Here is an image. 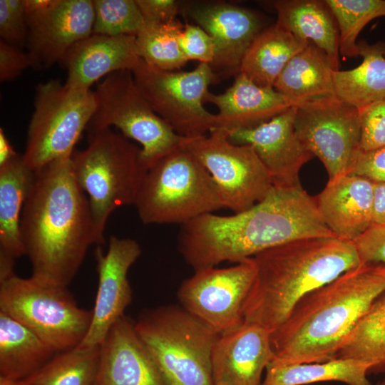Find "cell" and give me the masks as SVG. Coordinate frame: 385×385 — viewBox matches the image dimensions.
Returning <instances> with one entry per match:
<instances>
[{
    "mask_svg": "<svg viewBox=\"0 0 385 385\" xmlns=\"http://www.w3.org/2000/svg\"><path fill=\"white\" fill-rule=\"evenodd\" d=\"M20 234L32 276L67 287L96 245L89 201L73 175L71 155L34 172Z\"/></svg>",
    "mask_w": 385,
    "mask_h": 385,
    "instance_id": "obj_2",
    "label": "cell"
},
{
    "mask_svg": "<svg viewBox=\"0 0 385 385\" xmlns=\"http://www.w3.org/2000/svg\"><path fill=\"white\" fill-rule=\"evenodd\" d=\"M182 146L206 168L215 181L225 208L238 213L261 201L273 187L266 168L250 145L230 141L225 130L185 138Z\"/></svg>",
    "mask_w": 385,
    "mask_h": 385,
    "instance_id": "obj_12",
    "label": "cell"
},
{
    "mask_svg": "<svg viewBox=\"0 0 385 385\" xmlns=\"http://www.w3.org/2000/svg\"><path fill=\"white\" fill-rule=\"evenodd\" d=\"M181 13L212 38L215 52L210 66L214 72L239 73L247 50L264 29L256 11L223 1L182 3Z\"/></svg>",
    "mask_w": 385,
    "mask_h": 385,
    "instance_id": "obj_17",
    "label": "cell"
},
{
    "mask_svg": "<svg viewBox=\"0 0 385 385\" xmlns=\"http://www.w3.org/2000/svg\"><path fill=\"white\" fill-rule=\"evenodd\" d=\"M353 242L362 263L385 265V224H372Z\"/></svg>",
    "mask_w": 385,
    "mask_h": 385,
    "instance_id": "obj_39",
    "label": "cell"
},
{
    "mask_svg": "<svg viewBox=\"0 0 385 385\" xmlns=\"http://www.w3.org/2000/svg\"><path fill=\"white\" fill-rule=\"evenodd\" d=\"M329 57L309 43L287 64L274 88L301 103L336 96Z\"/></svg>",
    "mask_w": 385,
    "mask_h": 385,
    "instance_id": "obj_25",
    "label": "cell"
},
{
    "mask_svg": "<svg viewBox=\"0 0 385 385\" xmlns=\"http://www.w3.org/2000/svg\"><path fill=\"white\" fill-rule=\"evenodd\" d=\"M374 191V182L347 173L329 180L314 198L327 227L353 242L372 225Z\"/></svg>",
    "mask_w": 385,
    "mask_h": 385,
    "instance_id": "obj_22",
    "label": "cell"
},
{
    "mask_svg": "<svg viewBox=\"0 0 385 385\" xmlns=\"http://www.w3.org/2000/svg\"><path fill=\"white\" fill-rule=\"evenodd\" d=\"M0 312L28 327L56 352L78 346L92 318V310L78 306L67 287L15 273L0 280Z\"/></svg>",
    "mask_w": 385,
    "mask_h": 385,
    "instance_id": "obj_8",
    "label": "cell"
},
{
    "mask_svg": "<svg viewBox=\"0 0 385 385\" xmlns=\"http://www.w3.org/2000/svg\"><path fill=\"white\" fill-rule=\"evenodd\" d=\"M294 128L302 144L324 166L329 180L347 174L359 150L357 108L336 96L304 102L297 107Z\"/></svg>",
    "mask_w": 385,
    "mask_h": 385,
    "instance_id": "obj_13",
    "label": "cell"
},
{
    "mask_svg": "<svg viewBox=\"0 0 385 385\" xmlns=\"http://www.w3.org/2000/svg\"><path fill=\"white\" fill-rule=\"evenodd\" d=\"M251 259L255 277L244 321L272 334L307 294L362 264L354 242L337 237L295 240Z\"/></svg>",
    "mask_w": 385,
    "mask_h": 385,
    "instance_id": "obj_4",
    "label": "cell"
},
{
    "mask_svg": "<svg viewBox=\"0 0 385 385\" xmlns=\"http://www.w3.org/2000/svg\"><path fill=\"white\" fill-rule=\"evenodd\" d=\"M297 107L255 128L226 131L232 143L252 146L274 186L300 185V170L314 157L295 132Z\"/></svg>",
    "mask_w": 385,
    "mask_h": 385,
    "instance_id": "obj_18",
    "label": "cell"
},
{
    "mask_svg": "<svg viewBox=\"0 0 385 385\" xmlns=\"http://www.w3.org/2000/svg\"><path fill=\"white\" fill-rule=\"evenodd\" d=\"M361 63L333 73L336 96L357 108L385 98V43L357 42Z\"/></svg>",
    "mask_w": 385,
    "mask_h": 385,
    "instance_id": "obj_29",
    "label": "cell"
},
{
    "mask_svg": "<svg viewBox=\"0 0 385 385\" xmlns=\"http://www.w3.org/2000/svg\"><path fill=\"white\" fill-rule=\"evenodd\" d=\"M276 24L296 37L309 42L329 57L339 70V32L332 11L325 1L277 0Z\"/></svg>",
    "mask_w": 385,
    "mask_h": 385,
    "instance_id": "obj_24",
    "label": "cell"
},
{
    "mask_svg": "<svg viewBox=\"0 0 385 385\" xmlns=\"http://www.w3.org/2000/svg\"><path fill=\"white\" fill-rule=\"evenodd\" d=\"M19 155L15 152L9 140L6 137L3 128L0 129V166L16 158Z\"/></svg>",
    "mask_w": 385,
    "mask_h": 385,
    "instance_id": "obj_44",
    "label": "cell"
},
{
    "mask_svg": "<svg viewBox=\"0 0 385 385\" xmlns=\"http://www.w3.org/2000/svg\"><path fill=\"white\" fill-rule=\"evenodd\" d=\"M28 27L23 0H0L1 40L19 49L26 46Z\"/></svg>",
    "mask_w": 385,
    "mask_h": 385,
    "instance_id": "obj_37",
    "label": "cell"
},
{
    "mask_svg": "<svg viewBox=\"0 0 385 385\" xmlns=\"http://www.w3.org/2000/svg\"><path fill=\"white\" fill-rule=\"evenodd\" d=\"M100 346H76L55 355L25 379L28 385H96Z\"/></svg>",
    "mask_w": 385,
    "mask_h": 385,
    "instance_id": "obj_32",
    "label": "cell"
},
{
    "mask_svg": "<svg viewBox=\"0 0 385 385\" xmlns=\"http://www.w3.org/2000/svg\"><path fill=\"white\" fill-rule=\"evenodd\" d=\"M183 26L178 19L164 24H145L135 36L140 57L148 65L161 70L180 68L188 61L179 43Z\"/></svg>",
    "mask_w": 385,
    "mask_h": 385,
    "instance_id": "obj_33",
    "label": "cell"
},
{
    "mask_svg": "<svg viewBox=\"0 0 385 385\" xmlns=\"http://www.w3.org/2000/svg\"><path fill=\"white\" fill-rule=\"evenodd\" d=\"M255 277L251 257L235 265L195 271L178 290L189 313L221 335L244 322V309Z\"/></svg>",
    "mask_w": 385,
    "mask_h": 385,
    "instance_id": "obj_14",
    "label": "cell"
},
{
    "mask_svg": "<svg viewBox=\"0 0 385 385\" xmlns=\"http://www.w3.org/2000/svg\"><path fill=\"white\" fill-rule=\"evenodd\" d=\"M32 61L26 53L11 44L0 41V81H10L17 78Z\"/></svg>",
    "mask_w": 385,
    "mask_h": 385,
    "instance_id": "obj_41",
    "label": "cell"
},
{
    "mask_svg": "<svg viewBox=\"0 0 385 385\" xmlns=\"http://www.w3.org/2000/svg\"><path fill=\"white\" fill-rule=\"evenodd\" d=\"M139 91L153 110L179 135L195 138L213 128L215 114L204 107V98L216 74L208 63L189 71H164L142 58L131 71Z\"/></svg>",
    "mask_w": 385,
    "mask_h": 385,
    "instance_id": "obj_11",
    "label": "cell"
},
{
    "mask_svg": "<svg viewBox=\"0 0 385 385\" xmlns=\"http://www.w3.org/2000/svg\"><path fill=\"white\" fill-rule=\"evenodd\" d=\"M336 19L339 32V52L354 58L359 56L356 38L373 19L385 16L384 0H325Z\"/></svg>",
    "mask_w": 385,
    "mask_h": 385,
    "instance_id": "obj_34",
    "label": "cell"
},
{
    "mask_svg": "<svg viewBox=\"0 0 385 385\" xmlns=\"http://www.w3.org/2000/svg\"><path fill=\"white\" fill-rule=\"evenodd\" d=\"M55 353L28 327L0 312V377L27 379L48 362Z\"/></svg>",
    "mask_w": 385,
    "mask_h": 385,
    "instance_id": "obj_27",
    "label": "cell"
},
{
    "mask_svg": "<svg viewBox=\"0 0 385 385\" xmlns=\"http://www.w3.org/2000/svg\"><path fill=\"white\" fill-rule=\"evenodd\" d=\"M347 173L374 183H385V147L369 151L359 150Z\"/></svg>",
    "mask_w": 385,
    "mask_h": 385,
    "instance_id": "obj_40",
    "label": "cell"
},
{
    "mask_svg": "<svg viewBox=\"0 0 385 385\" xmlns=\"http://www.w3.org/2000/svg\"><path fill=\"white\" fill-rule=\"evenodd\" d=\"M274 358L272 333L245 322L219 336L212 354L215 385H261L262 373Z\"/></svg>",
    "mask_w": 385,
    "mask_h": 385,
    "instance_id": "obj_19",
    "label": "cell"
},
{
    "mask_svg": "<svg viewBox=\"0 0 385 385\" xmlns=\"http://www.w3.org/2000/svg\"><path fill=\"white\" fill-rule=\"evenodd\" d=\"M0 385H28L26 379L13 380L0 377Z\"/></svg>",
    "mask_w": 385,
    "mask_h": 385,
    "instance_id": "obj_45",
    "label": "cell"
},
{
    "mask_svg": "<svg viewBox=\"0 0 385 385\" xmlns=\"http://www.w3.org/2000/svg\"><path fill=\"white\" fill-rule=\"evenodd\" d=\"M140 254V245L131 238L111 236L106 253L98 246L95 252L98 275L96 297L88 330L78 346H99L124 315L132 299L128 271Z\"/></svg>",
    "mask_w": 385,
    "mask_h": 385,
    "instance_id": "obj_16",
    "label": "cell"
},
{
    "mask_svg": "<svg viewBox=\"0 0 385 385\" xmlns=\"http://www.w3.org/2000/svg\"><path fill=\"white\" fill-rule=\"evenodd\" d=\"M180 48L188 61L211 64L215 58V44L211 36L200 26L187 23L180 34Z\"/></svg>",
    "mask_w": 385,
    "mask_h": 385,
    "instance_id": "obj_38",
    "label": "cell"
},
{
    "mask_svg": "<svg viewBox=\"0 0 385 385\" xmlns=\"http://www.w3.org/2000/svg\"><path fill=\"white\" fill-rule=\"evenodd\" d=\"M140 60L135 36L92 34L73 46L61 63L67 70L68 86L91 90L104 76L119 71H132Z\"/></svg>",
    "mask_w": 385,
    "mask_h": 385,
    "instance_id": "obj_23",
    "label": "cell"
},
{
    "mask_svg": "<svg viewBox=\"0 0 385 385\" xmlns=\"http://www.w3.org/2000/svg\"><path fill=\"white\" fill-rule=\"evenodd\" d=\"M135 327L168 385H215L212 354L220 334L184 308L148 310Z\"/></svg>",
    "mask_w": 385,
    "mask_h": 385,
    "instance_id": "obj_7",
    "label": "cell"
},
{
    "mask_svg": "<svg viewBox=\"0 0 385 385\" xmlns=\"http://www.w3.org/2000/svg\"><path fill=\"white\" fill-rule=\"evenodd\" d=\"M261 385H305L339 381L346 385H372L369 366L352 359L337 358L324 362L290 364L272 359Z\"/></svg>",
    "mask_w": 385,
    "mask_h": 385,
    "instance_id": "obj_30",
    "label": "cell"
},
{
    "mask_svg": "<svg viewBox=\"0 0 385 385\" xmlns=\"http://www.w3.org/2000/svg\"><path fill=\"white\" fill-rule=\"evenodd\" d=\"M385 292V265L362 263L303 297L272 334L274 360L324 362Z\"/></svg>",
    "mask_w": 385,
    "mask_h": 385,
    "instance_id": "obj_3",
    "label": "cell"
},
{
    "mask_svg": "<svg viewBox=\"0 0 385 385\" xmlns=\"http://www.w3.org/2000/svg\"><path fill=\"white\" fill-rule=\"evenodd\" d=\"M71 164L76 180L88 197L96 244L101 246L111 214L119 207L135 205L146 172L141 148L106 128L88 135V147L72 154Z\"/></svg>",
    "mask_w": 385,
    "mask_h": 385,
    "instance_id": "obj_5",
    "label": "cell"
},
{
    "mask_svg": "<svg viewBox=\"0 0 385 385\" xmlns=\"http://www.w3.org/2000/svg\"><path fill=\"white\" fill-rule=\"evenodd\" d=\"M372 224H385V183H374Z\"/></svg>",
    "mask_w": 385,
    "mask_h": 385,
    "instance_id": "obj_43",
    "label": "cell"
},
{
    "mask_svg": "<svg viewBox=\"0 0 385 385\" xmlns=\"http://www.w3.org/2000/svg\"><path fill=\"white\" fill-rule=\"evenodd\" d=\"M204 102L213 104L218 110L212 129L225 131L255 128L301 104L274 88L255 83L242 73H237L225 92L215 94L208 91Z\"/></svg>",
    "mask_w": 385,
    "mask_h": 385,
    "instance_id": "obj_21",
    "label": "cell"
},
{
    "mask_svg": "<svg viewBox=\"0 0 385 385\" xmlns=\"http://www.w3.org/2000/svg\"><path fill=\"white\" fill-rule=\"evenodd\" d=\"M360 120L359 150L385 147V98L358 108Z\"/></svg>",
    "mask_w": 385,
    "mask_h": 385,
    "instance_id": "obj_36",
    "label": "cell"
},
{
    "mask_svg": "<svg viewBox=\"0 0 385 385\" xmlns=\"http://www.w3.org/2000/svg\"><path fill=\"white\" fill-rule=\"evenodd\" d=\"M28 27L26 47L36 69L61 62L77 43L92 34L91 0H23Z\"/></svg>",
    "mask_w": 385,
    "mask_h": 385,
    "instance_id": "obj_15",
    "label": "cell"
},
{
    "mask_svg": "<svg viewBox=\"0 0 385 385\" xmlns=\"http://www.w3.org/2000/svg\"><path fill=\"white\" fill-rule=\"evenodd\" d=\"M96 107L88 123V135L114 126L128 139L140 144L147 170L180 147L185 139L151 108L137 87L130 71L114 72L93 91Z\"/></svg>",
    "mask_w": 385,
    "mask_h": 385,
    "instance_id": "obj_9",
    "label": "cell"
},
{
    "mask_svg": "<svg viewBox=\"0 0 385 385\" xmlns=\"http://www.w3.org/2000/svg\"><path fill=\"white\" fill-rule=\"evenodd\" d=\"M376 385H385V379L383 381H379V383H377Z\"/></svg>",
    "mask_w": 385,
    "mask_h": 385,
    "instance_id": "obj_46",
    "label": "cell"
},
{
    "mask_svg": "<svg viewBox=\"0 0 385 385\" xmlns=\"http://www.w3.org/2000/svg\"><path fill=\"white\" fill-rule=\"evenodd\" d=\"M34 176L22 155L0 166V252L14 260L26 255L20 222Z\"/></svg>",
    "mask_w": 385,
    "mask_h": 385,
    "instance_id": "obj_28",
    "label": "cell"
},
{
    "mask_svg": "<svg viewBox=\"0 0 385 385\" xmlns=\"http://www.w3.org/2000/svg\"><path fill=\"white\" fill-rule=\"evenodd\" d=\"M365 363L369 374L385 373V292L371 304L349 335L335 359Z\"/></svg>",
    "mask_w": 385,
    "mask_h": 385,
    "instance_id": "obj_31",
    "label": "cell"
},
{
    "mask_svg": "<svg viewBox=\"0 0 385 385\" xmlns=\"http://www.w3.org/2000/svg\"><path fill=\"white\" fill-rule=\"evenodd\" d=\"M93 34L136 36L145 22L135 0H93Z\"/></svg>",
    "mask_w": 385,
    "mask_h": 385,
    "instance_id": "obj_35",
    "label": "cell"
},
{
    "mask_svg": "<svg viewBox=\"0 0 385 385\" xmlns=\"http://www.w3.org/2000/svg\"><path fill=\"white\" fill-rule=\"evenodd\" d=\"M309 43L275 23L255 38L242 60L239 73L260 86L274 88L288 62Z\"/></svg>",
    "mask_w": 385,
    "mask_h": 385,
    "instance_id": "obj_26",
    "label": "cell"
},
{
    "mask_svg": "<svg viewBox=\"0 0 385 385\" xmlns=\"http://www.w3.org/2000/svg\"><path fill=\"white\" fill-rule=\"evenodd\" d=\"M336 237L323 222L315 198L302 186H274L245 211L208 213L180 225L178 246L194 270L240 262L295 240Z\"/></svg>",
    "mask_w": 385,
    "mask_h": 385,
    "instance_id": "obj_1",
    "label": "cell"
},
{
    "mask_svg": "<svg viewBox=\"0 0 385 385\" xmlns=\"http://www.w3.org/2000/svg\"><path fill=\"white\" fill-rule=\"evenodd\" d=\"M96 107L91 90L75 88L57 80L38 84L22 155L25 165L35 172L55 160L72 155Z\"/></svg>",
    "mask_w": 385,
    "mask_h": 385,
    "instance_id": "obj_10",
    "label": "cell"
},
{
    "mask_svg": "<svg viewBox=\"0 0 385 385\" xmlns=\"http://www.w3.org/2000/svg\"><path fill=\"white\" fill-rule=\"evenodd\" d=\"M135 205L144 224L180 225L225 208L212 176L182 145L146 170Z\"/></svg>",
    "mask_w": 385,
    "mask_h": 385,
    "instance_id": "obj_6",
    "label": "cell"
},
{
    "mask_svg": "<svg viewBox=\"0 0 385 385\" xmlns=\"http://www.w3.org/2000/svg\"><path fill=\"white\" fill-rule=\"evenodd\" d=\"M145 24H158L177 19L182 2L175 0H135Z\"/></svg>",
    "mask_w": 385,
    "mask_h": 385,
    "instance_id": "obj_42",
    "label": "cell"
},
{
    "mask_svg": "<svg viewBox=\"0 0 385 385\" xmlns=\"http://www.w3.org/2000/svg\"><path fill=\"white\" fill-rule=\"evenodd\" d=\"M96 385H168L125 315L100 345Z\"/></svg>",
    "mask_w": 385,
    "mask_h": 385,
    "instance_id": "obj_20",
    "label": "cell"
}]
</instances>
